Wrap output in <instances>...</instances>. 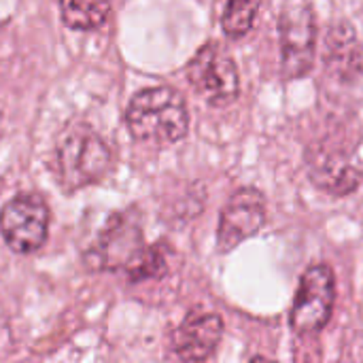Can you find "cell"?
I'll use <instances>...</instances> for the list:
<instances>
[{
    "instance_id": "obj_8",
    "label": "cell",
    "mask_w": 363,
    "mask_h": 363,
    "mask_svg": "<svg viewBox=\"0 0 363 363\" xmlns=\"http://www.w3.org/2000/svg\"><path fill=\"white\" fill-rule=\"evenodd\" d=\"M223 336V321L213 313L189 315L172 334V351L183 362L208 359Z\"/></svg>"
},
{
    "instance_id": "obj_5",
    "label": "cell",
    "mask_w": 363,
    "mask_h": 363,
    "mask_svg": "<svg viewBox=\"0 0 363 363\" xmlns=\"http://www.w3.org/2000/svg\"><path fill=\"white\" fill-rule=\"evenodd\" d=\"M0 234L15 253H32L49 234V208L32 194L17 196L0 211Z\"/></svg>"
},
{
    "instance_id": "obj_7",
    "label": "cell",
    "mask_w": 363,
    "mask_h": 363,
    "mask_svg": "<svg viewBox=\"0 0 363 363\" xmlns=\"http://www.w3.org/2000/svg\"><path fill=\"white\" fill-rule=\"evenodd\" d=\"M266 223V198L262 191L247 187L238 189L230 202L225 204L219 230H217V245L219 251H232L247 238L255 236Z\"/></svg>"
},
{
    "instance_id": "obj_1",
    "label": "cell",
    "mask_w": 363,
    "mask_h": 363,
    "mask_svg": "<svg viewBox=\"0 0 363 363\" xmlns=\"http://www.w3.org/2000/svg\"><path fill=\"white\" fill-rule=\"evenodd\" d=\"M130 134L147 145L168 147L185 138L189 113L183 96L172 87H149L138 91L125 111Z\"/></svg>"
},
{
    "instance_id": "obj_6",
    "label": "cell",
    "mask_w": 363,
    "mask_h": 363,
    "mask_svg": "<svg viewBox=\"0 0 363 363\" xmlns=\"http://www.w3.org/2000/svg\"><path fill=\"white\" fill-rule=\"evenodd\" d=\"M336 300V279L328 266H313L300 279L291 308V328L298 334H315L325 328Z\"/></svg>"
},
{
    "instance_id": "obj_11",
    "label": "cell",
    "mask_w": 363,
    "mask_h": 363,
    "mask_svg": "<svg viewBox=\"0 0 363 363\" xmlns=\"http://www.w3.org/2000/svg\"><path fill=\"white\" fill-rule=\"evenodd\" d=\"M259 6H262V0H228L223 19H221L223 32L230 38L245 36L253 28Z\"/></svg>"
},
{
    "instance_id": "obj_10",
    "label": "cell",
    "mask_w": 363,
    "mask_h": 363,
    "mask_svg": "<svg viewBox=\"0 0 363 363\" xmlns=\"http://www.w3.org/2000/svg\"><path fill=\"white\" fill-rule=\"evenodd\" d=\"M111 4L113 0H60V15L70 30H96L106 21Z\"/></svg>"
},
{
    "instance_id": "obj_3",
    "label": "cell",
    "mask_w": 363,
    "mask_h": 363,
    "mask_svg": "<svg viewBox=\"0 0 363 363\" xmlns=\"http://www.w3.org/2000/svg\"><path fill=\"white\" fill-rule=\"evenodd\" d=\"M279 36L283 74L287 79H300L313 68L317 23L311 0H283L279 11Z\"/></svg>"
},
{
    "instance_id": "obj_9",
    "label": "cell",
    "mask_w": 363,
    "mask_h": 363,
    "mask_svg": "<svg viewBox=\"0 0 363 363\" xmlns=\"http://www.w3.org/2000/svg\"><path fill=\"white\" fill-rule=\"evenodd\" d=\"M311 164V179L317 183V187L330 191V194H347L353 191L359 185V170L347 162L342 155L332 153H317Z\"/></svg>"
},
{
    "instance_id": "obj_4",
    "label": "cell",
    "mask_w": 363,
    "mask_h": 363,
    "mask_svg": "<svg viewBox=\"0 0 363 363\" xmlns=\"http://www.w3.org/2000/svg\"><path fill=\"white\" fill-rule=\"evenodd\" d=\"M187 81L213 106H228L238 98L240 77L234 57L221 43H206L187 64Z\"/></svg>"
},
{
    "instance_id": "obj_2",
    "label": "cell",
    "mask_w": 363,
    "mask_h": 363,
    "mask_svg": "<svg viewBox=\"0 0 363 363\" xmlns=\"http://www.w3.org/2000/svg\"><path fill=\"white\" fill-rule=\"evenodd\" d=\"M57 168L62 185L74 191L102 181L113 168V153L87 123H77L57 140Z\"/></svg>"
}]
</instances>
